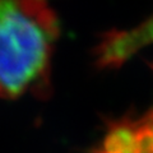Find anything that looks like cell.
Wrapping results in <instances>:
<instances>
[{"label":"cell","mask_w":153,"mask_h":153,"mask_svg":"<svg viewBox=\"0 0 153 153\" xmlns=\"http://www.w3.org/2000/svg\"><path fill=\"white\" fill-rule=\"evenodd\" d=\"M119 50L131 57L142 49L153 44V13L130 30L120 31L116 38Z\"/></svg>","instance_id":"obj_3"},{"label":"cell","mask_w":153,"mask_h":153,"mask_svg":"<svg viewBox=\"0 0 153 153\" xmlns=\"http://www.w3.org/2000/svg\"><path fill=\"white\" fill-rule=\"evenodd\" d=\"M57 35L46 0H0V97L14 100L47 83Z\"/></svg>","instance_id":"obj_1"},{"label":"cell","mask_w":153,"mask_h":153,"mask_svg":"<svg viewBox=\"0 0 153 153\" xmlns=\"http://www.w3.org/2000/svg\"><path fill=\"white\" fill-rule=\"evenodd\" d=\"M149 114H151V115H153V110H152V111H149Z\"/></svg>","instance_id":"obj_5"},{"label":"cell","mask_w":153,"mask_h":153,"mask_svg":"<svg viewBox=\"0 0 153 153\" xmlns=\"http://www.w3.org/2000/svg\"><path fill=\"white\" fill-rule=\"evenodd\" d=\"M92 153H153V133L147 119L124 117L110 123Z\"/></svg>","instance_id":"obj_2"},{"label":"cell","mask_w":153,"mask_h":153,"mask_svg":"<svg viewBox=\"0 0 153 153\" xmlns=\"http://www.w3.org/2000/svg\"><path fill=\"white\" fill-rule=\"evenodd\" d=\"M144 117L148 120V123H149L151 129H152V133H153V115H151L149 112H148V114H146V115H144Z\"/></svg>","instance_id":"obj_4"}]
</instances>
